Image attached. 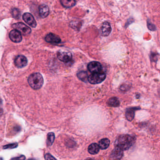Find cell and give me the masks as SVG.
Returning a JSON list of instances; mask_svg holds the SVG:
<instances>
[{"instance_id":"cell-12","label":"cell","mask_w":160,"mask_h":160,"mask_svg":"<svg viewBox=\"0 0 160 160\" xmlns=\"http://www.w3.org/2000/svg\"><path fill=\"white\" fill-rule=\"evenodd\" d=\"M111 32V26L107 22H104L101 28V32L102 35L104 37H107L110 35Z\"/></svg>"},{"instance_id":"cell-2","label":"cell","mask_w":160,"mask_h":160,"mask_svg":"<svg viewBox=\"0 0 160 160\" xmlns=\"http://www.w3.org/2000/svg\"><path fill=\"white\" fill-rule=\"evenodd\" d=\"M28 82L32 88L38 90L40 89L43 84V78L39 73H34L29 77Z\"/></svg>"},{"instance_id":"cell-7","label":"cell","mask_w":160,"mask_h":160,"mask_svg":"<svg viewBox=\"0 0 160 160\" xmlns=\"http://www.w3.org/2000/svg\"><path fill=\"white\" fill-rule=\"evenodd\" d=\"M23 19L26 23L33 28L36 27L37 26L36 22L34 17L32 14L29 13H25L23 16Z\"/></svg>"},{"instance_id":"cell-8","label":"cell","mask_w":160,"mask_h":160,"mask_svg":"<svg viewBox=\"0 0 160 160\" xmlns=\"http://www.w3.org/2000/svg\"><path fill=\"white\" fill-rule=\"evenodd\" d=\"M9 37L11 41L15 43H19L22 40V36L20 32L17 30H12L9 34Z\"/></svg>"},{"instance_id":"cell-13","label":"cell","mask_w":160,"mask_h":160,"mask_svg":"<svg viewBox=\"0 0 160 160\" xmlns=\"http://www.w3.org/2000/svg\"><path fill=\"white\" fill-rule=\"evenodd\" d=\"M39 15L42 18H44L48 16L49 14V9L48 5L41 4L39 6Z\"/></svg>"},{"instance_id":"cell-17","label":"cell","mask_w":160,"mask_h":160,"mask_svg":"<svg viewBox=\"0 0 160 160\" xmlns=\"http://www.w3.org/2000/svg\"><path fill=\"white\" fill-rule=\"evenodd\" d=\"M107 104L109 106L112 107H117L120 105V102L117 97H111L107 101Z\"/></svg>"},{"instance_id":"cell-10","label":"cell","mask_w":160,"mask_h":160,"mask_svg":"<svg viewBox=\"0 0 160 160\" xmlns=\"http://www.w3.org/2000/svg\"><path fill=\"white\" fill-rule=\"evenodd\" d=\"M14 63L16 67L18 68H23L27 65V58L23 55H19L16 57Z\"/></svg>"},{"instance_id":"cell-6","label":"cell","mask_w":160,"mask_h":160,"mask_svg":"<svg viewBox=\"0 0 160 160\" xmlns=\"http://www.w3.org/2000/svg\"><path fill=\"white\" fill-rule=\"evenodd\" d=\"M87 68L92 73H99L102 70V65L99 62L93 61L88 64Z\"/></svg>"},{"instance_id":"cell-18","label":"cell","mask_w":160,"mask_h":160,"mask_svg":"<svg viewBox=\"0 0 160 160\" xmlns=\"http://www.w3.org/2000/svg\"><path fill=\"white\" fill-rule=\"evenodd\" d=\"M110 144V140L107 138H104L99 142V146L100 149H106L109 147Z\"/></svg>"},{"instance_id":"cell-19","label":"cell","mask_w":160,"mask_h":160,"mask_svg":"<svg viewBox=\"0 0 160 160\" xmlns=\"http://www.w3.org/2000/svg\"><path fill=\"white\" fill-rule=\"evenodd\" d=\"M77 77L80 80L83 82H87L88 80V74L86 71H81L78 73Z\"/></svg>"},{"instance_id":"cell-1","label":"cell","mask_w":160,"mask_h":160,"mask_svg":"<svg viewBox=\"0 0 160 160\" xmlns=\"http://www.w3.org/2000/svg\"><path fill=\"white\" fill-rule=\"evenodd\" d=\"M135 137L128 134H123L120 136L115 141V146L119 147L123 151L130 149L135 142Z\"/></svg>"},{"instance_id":"cell-9","label":"cell","mask_w":160,"mask_h":160,"mask_svg":"<svg viewBox=\"0 0 160 160\" xmlns=\"http://www.w3.org/2000/svg\"><path fill=\"white\" fill-rule=\"evenodd\" d=\"M45 40L47 42L53 44H57L61 42L60 38L53 33H49L46 35Z\"/></svg>"},{"instance_id":"cell-14","label":"cell","mask_w":160,"mask_h":160,"mask_svg":"<svg viewBox=\"0 0 160 160\" xmlns=\"http://www.w3.org/2000/svg\"><path fill=\"white\" fill-rule=\"evenodd\" d=\"M138 110L137 107H131L128 109L125 113L126 119L129 121H132L134 117L135 111Z\"/></svg>"},{"instance_id":"cell-25","label":"cell","mask_w":160,"mask_h":160,"mask_svg":"<svg viewBox=\"0 0 160 160\" xmlns=\"http://www.w3.org/2000/svg\"><path fill=\"white\" fill-rule=\"evenodd\" d=\"M13 159H22V160H23V159H26V157H25L24 156H21L19 157H18V158H13Z\"/></svg>"},{"instance_id":"cell-16","label":"cell","mask_w":160,"mask_h":160,"mask_svg":"<svg viewBox=\"0 0 160 160\" xmlns=\"http://www.w3.org/2000/svg\"><path fill=\"white\" fill-rule=\"evenodd\" d=\"M62 6L66 8H70L73 7L76 4L75 0H60Z\"/></svg>"},{"instance_id":"cell-21","label":"cell","mask_w":160,"mask_h":160,"mask_svg":"<svg viewBox=\"0 0 160 160\" xmlns=\"http://www.w3.org/2000/svg\"><path fill=\"white\" fill-rule=\"evenodd\" d=\"M11 14L13 18L16 19L19 18L21 16L20 11L16 8H14L12 9Z\"/></svg>"},{"instance_id":"cell-24","label":"cell","mask_w":160,"mask_h":160,"mask_svg":"<svg viewBox=\"0 0 160 160\" xmlns=\"http://www.w3.org/2000/svg\"><path fill=\"white\" fill-rule=\"evenodd\" d=\"M45 158L46 160H53V159H55V158H54L53 156H52L50 154H47L45 156Z\"/></svg>"},{"instance_id":"cell-20","label":"cell","mask_w":160,"mask_h":160,"mask_svg":"<svg viewBox=\"0 0 160 160\" xmlns=\"http://www.w3.org/2000/svg\"><path fill=\"white\" fill-rule=\"evenodd\" d=\"M55 136L54 133L50 132L48 133L47 136V144L48 146H51L53 144L55 140Z\"/></svg>"},{"instance_id":"cell-11","label":"cell","mask_w":160,"mask_h":160,"mask_svg":"<svg viewBox=\"0 0 160 160\" xmlns=\"http://www.w3.org/2000/svg\"><path fill=\"white\" fill-rule=\"evenodd\" d=\"M123 156V150L119 147L115 146V148L111 152L110 158L112 160H119Z\"/></svg>"},{"instance_id":"cell-3","label":"cell","mask_w":160,"mask_h":160,"mask_svg":"<svg viewBox=\"0 0 160 160\" xmlns=\"http://www.w3.org/2000/svg\"><path fill=\"white\" fill-rule=\"evenodd\" d=\"M106 75L103 72L93 73L88 77V81L91 84H98L105 80Z\"/></svg>"},{"instance_id":"cell-22","label":"cell","mask_w":160,"mask_h":160,"mask_svg":"<svg viewBox=\"0 0 160 160\" xmlns=\"http://www.w3.org/2000/svg\"><path fill=\"white\" fill-rule=\"evenodd\" d=\"M18 144L17 143H14V144H9V145H7L4 146V149H12L16 148L18 146Z\"/></svg>"},{"instance_id":"cell-15","label":"cell","mask_w":160,"mask_h":160,"mask_svg":"<svg viewBox=\"0 0 160 160\" xmlns=\"http://www.w3.org/2000/svg\"><path fill=\"white\" fill-rule=\"evenodd\" d=\"M100 151V147L96 143H92L88 147V151L90 154H96Z\"/></svg>"},{"instance_id":"cell-5","label":"cell","mask_w":160,"mask_h":160,"mask_svg":"<svg viewBox=\"0 0 160 160\" xmlns=\"http://www.w3.org/2000/svg\"><path fill=\"white\" fill-rule=\"evenodd\" d=\"M57 56L58 59L63 63H69L73 58L71 53L65 51H59L57 52Z\"/></svg>"},{"instance_id":"cell-4","label":"cell","mask_w":160,"mask_h":160,"mask_svg":"<svg viewBox=\"0 0 160 160\" xmlns=\"http://www.w3.org/2000/svg\"><path fill=\"white\" fill-rule=\"evenodd\" d=\"M12 26L14 29L18 31L19 32L21 33V34L25 36L30 34L31 33V29L28 27V26L25 25V23L22 22L14 23L12 25Z\"/></svg>"},{"instance_id":"cell-23","label":"cell","mask_w":160,"mask_h":160,"mask_svg":"<svg viewBox=\"0 0 160 160\" xmlns=\"http://www.w3.org/2000/svg\"><path fill=\"white\" fill-rule=\"evenodd\" d=\"M147 26L149 29L151 31H154L156 30V27L153 24H152L151 23L148 22L147 23Z\"/></svg>"}]
</instances>
